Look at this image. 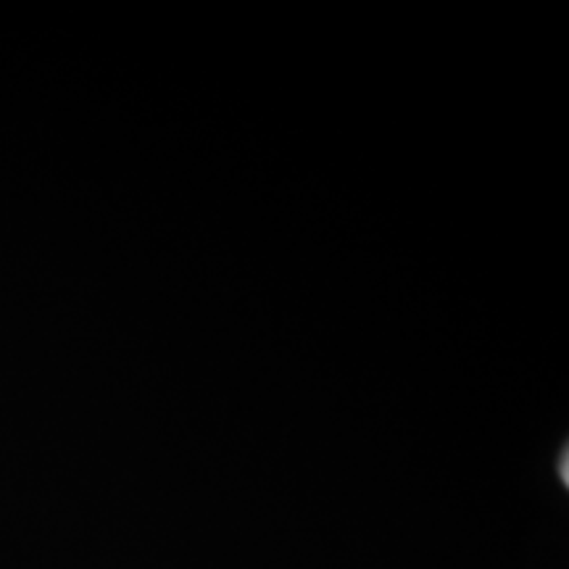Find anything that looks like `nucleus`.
<instances>
[{
  "label": "nucleus",
  "mask_w": 569,
  "mask_h": 569,
  "mask_svg": "<svg viewBox=\"0 0 569 569\" xmlns=\"http://www.w3.org/2000/svg\"><path fill=\"white\" fill-rule=\"evenodd\" d=\"M567 461H569V457H567V451L561 453V465H559V475H561V482H569V467H567Z\"/></svg>",
  "instance_id": "1"
}]
</instances>
